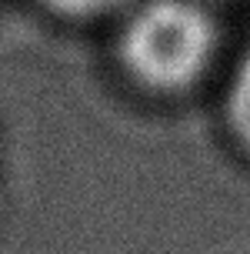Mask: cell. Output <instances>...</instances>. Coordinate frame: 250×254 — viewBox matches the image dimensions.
<instances>
[{"mask_svg": "<svg viewBox=\"0 0 250 254\" xmlns=\"http://www.w3.org/2000/svg\"><path fill=\"white\" fill-rule=\"evenodd\" d=\"M224 130L230 144L250 161V47L240 54L224 84Z\"/></svg>", "mask_w": 250, "mask_h": 254, "instance_id": "3957f363", "label": "cell"}, {"mask_svg": "<svg viewBox=\"0 0 250 254\" xmlns=\"http://www.w3.org/2000/svg\"><path fill=\"white\" fill-rule=\"evenodd\" d=\"M220 57L224 27L210 0H134L107 27L110 77L147 104L194 97Z\"/></svg>", "mask_w": 250, "mask_h": 254, "instance_id": "6da1fadb", "label": "cell"}, {"mask_svg": "<svg viewBox=\"0 0 250 254\" xmlns=\"http://www.w3.org/2000/svg\"><path fill=\"white\" fill-rule=\"evenodd\" d=\"M134 0H30L50 24L67 30H107Z\"/></svg>", "mask_w": 250, "mask_h": 254, "instance_id": "7a4b0ae2", "label": "cell"}]
</instances>
